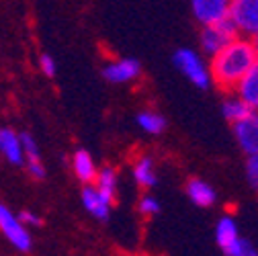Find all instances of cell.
<instances>
[{"label": "cell", "instance_id": "1", "mask_svg": "<svg viewBox=\"0 0 258 256\" xmlns=\"http://www.w3.org/2000/svg\"><path fill=\"white\" fill-rule=\"evenodd\" d=\"M258 61L252 39L248 37H234L221 51L209 57V74L211 82L225 92H232L238 80Z\"/></svg>", "mask_w": 258, "mask_h": 256}, {"label": "cell", "instance_id": "2", "mask_svg": "<svg viewBox=\"0 0 258 256\" xmlns=\"http://www.w3.org/2000/svg\"><path fill=\"white\" fill-rule=\"evenodd\" d=\"M174 66L178 68V72L192 84L201 90L209 88L211 84V74H209V66L207 61L203 59L201 53H197L195 49H188V47H182L174 53L172 57Z\"/></svg>", "mask_w": 258, "mask_h": 256}, {"label": "cell", "instance_id": "3", "mask_svg": "<svg viewBox=\"0 0 258 256\" xmlns=\"http://www.w3.org/2000/svg\"><path fill=\"white\" fill-rule=\"evenodd\" d=\"M228 21L242 37L258 35V0H230Z\"/></svg>", "mask_w": 258, "mask_h": 256}, {"label": "cell", "instance_id": "4", "mask_svg": "<svg viewBox=\"0 0 258 256\" xmlns=\"http://www.w3.org/2000/svg\"><path fill=\"white\" fill-rule=\"evenodd\" d=\"M234 37H238V33H236L234 25L228 19L211 23V25H203L201 37H199L203 55H209V57L215 55L217 51H221L225 45H228Z\"/></svg>", "mask_w": 258, "mask_h": 256}, {"label": "cell", "instance_id": "5", "mask_svg": "<svg viewBox=\"0 0 258 256\" xmlns=\"http://www.w3.org/2000/svg\"><path fill=\"white\" fill-rule=\"evenodd\" d=\"M0 232L7 236V240L19 250V252H29L33 248V240H31L27 228L23 226V221L13 215V211L0 203Z\"/></svg>", "mask_w": 258, "mask_h": 256}, {"label": "cell", "instance_id": "6", "mask_svg": "<svg viewBox=\"0 0 258 256\" xmlns=\"http://www.w3.org/2000/svg\"><path fill=\"white\" fill-rule=\"evenodd\" d=\"M103 76L113 84H129L142 76V63L136 57H119L105 63Z\"/></svg>", "mask_w": 258, "mask_h": 256}, {"label": "cell", "instance_id": "7", "mask_svg": "<svg viewBox=\"0 0 258 256\" xmlns=\"http://www.w3.org/2000/svg\"><path fill=\"white\" fill-rule=\"evenodd\" d=\"M190 11L197 23H201V27L211 25L228 19L230 0H190Z\"/></svg>", "mask_w": 258, "mask_h": 256}, {"label": "cell", "instance_id": "8", "mask_svg": "<svg viewBox=\"0 0 258 256\" xmlns=\"http://www.w3.org/2000/svg\"><path fill=\"white\" fill-rule=\"evenodd\" d=\"M234 136L240 146V150L246 156L258 154V113L254 111L246 119L234 123Z\"/></svg>", "mask_w": 258, "mask_h": 256}, {"label": "cell", "instance_id": "9", "mask_svg": "<svg viewBox=\"0 0 258 256\" xmlns=\"http://www.w3.org/2000/svg\"><path fill=\"white\" fill-rule=\"evenodd\" d=\"M80 199H82L84 209H86L94 219H101V221L109 219L113 201H111L107 195H103L96 186L86 184V186L82 188V193H80Z\"/></svg>", "mask_w": 258, "mask_h": 256}, {"label": "cell", "instance_id": "10", "mask_svg": "<svg viewBox=\"0 0 258 256\" xmlns=\"http://www.w3.org/2000/svg\"><path fill=\"white\" fill-rule=\"evenodd\" d=\"M232 92H236L252 111L258 109V61L238 80Z\"/></svg>", "mask_w": 258, "mask_h": 256}, {"label": "cell", "instance_id": "11", "mask_svg": "<svg viewBox=\"0 0 258 256\" xmlns=\"http://www.w3.org/2000/svg\"><path fill=\"white\" fill-rule=\"evenodd\" d=\"M0 152L5 154V158L15 166H23L25 164V154H23V144H21V136H17L9 127L0 130Z\"/></svg>", "mask_w": 258, "mask_h": 256}, {"label": "cell", "instance_id": "12", "mask_svg": "<svg viewBox=\"0 0 258 256\" xmlns=\"http://www.w3.org/2000/svg\"><path fill=\"white\" fill-rule=\"evenodd\" d=\"M186 195L197 207H211L217 199L215 188L203 178H190L186 182Z\"/></svg>", "mask_w": 258, "mask_h": 256}, {"label": "cell", "instance_id": "13", "mask_svg": "<svg viewBox=\"0 0 258 256\" xmlns=\"http://www.w3.org/2000/svg\"><path fill=\"white\" fill-rule=\"evenodd\" d=\"M240 230H238V223L232 215H221L217 226H215V242L217 246L225 252L232 244H236L240 240Z\"/></svg>", "mask_w": 258, "mask_h": 256}, {"label": "cell", "instance_id": "14", "mask_svg": "<svg viewBox=\"0 0 258 256\" xmlns=\"http://www.w3.org/2000/svg\"><path fill=\"white\" fill-rule=\"evenodd\" d=\"M21 144H23V154H25V162H27V168L29 172L33 174L35 178H45V168L41 164V156H39V148L35 144V140L31 138L29 134H23L21 136Z\"/></svg>", "mask_w": 258, "mask_h": 256}, {"label": "cell", "instance_id": "15", "mask_svg": "<svg viewBox=\"0 0 258 256\" xmlns=\"http://www.w3.org/2000/svg\"><path fill=\"white\" fill-rule=\"evenodd\" d=\"M72 170H74L76 178L82 180L84 184L94 182V176H96V172H99L92 156L86 150H76L74 152V156H72Z\"/></svg>", "mask_w": 258, "mask_h": 256}, {"label": "cell", "instance_id": "16", "mask_svg": "<svg viewBox=\"0 0 258 256\" xmlns=\"http://www.w3.org/2000/svg\"><path fill=\"white\" fill-rule=\"evenodd\" d=\"M134 178L142 188H152L158 182V174H156V162L152 156H140L134 164Z\"/></svg>", "mask_w": 258, "mask_h": 256}, {"label": "cell", "instance_id": "17", "mask_svg": "<svg viewBox=\"0 0 258 256\" xmlns=\"http://www.w3.org/2000/svg\"><path fill=\"white\" fill-rule=\"evenodd\" d=\"M221 113H223L225 119H228V121L234 125V123L246 119L248 115H252L254 111H252V109L238 97L236 92H230L228 97H225V101L221 103Z\"/></svg>", "mask_w": 258, "mask_h": 256}, {"label": "cell", "instance_id": "18", "mask_svg": "<svg viewBox=\"0 0 258 256\" xmlns=\"http://www.w3.org/2000/svg\"><path fill=\"white\" fill-rule=\"evenodd\" d=\"M94 186L99 188L103 195H107L111 201H115L117 186H119V178H117L115 168H111V166L101 168L99 172H96V176H94Z\"/></svg>", "mask_w": 258, "mask_h": 256}, {"label": "cell", "instance_id": "19", "mask_svg": "<svg viewBox=\"0 0 258 256\" xmlns=\"http://www.w3.org/2000/svg\"><path fill=\"white\" fill-rule=\"evenodd\" d=\"M136 121H138V125H140V130H144V132L150 134V136H160V134L166 130V119L160 115V113L150 111V109L138 113Z\"/></svg>", "mask_w": 258, "mask_h": 256}, {"label": "cell", "instance_id": "20", "mask_svg": "<svg viewBox=\"0 0 258 256\" xmlns=\"http://www.w3.org/2000/svg\"><path fill=\"white\" fill-rule=\"evenodd\" d=\"M223 254H225V256H258V250L254 248V244H252L250 240L240 238L236 244H232Z\"/></svg>", "mask_w": 258, "mask_h": 256}, {"label": "cell", "instance_id": "21", "mask_svg": "<svg viewBox=\"0 0 258 256\" xmlns=\"http://www.w3.org/2000/svg\"><path fill=\"white\" fill-rule=\"evenodd\" d=\"M138 209H140V213H142L144 217H154V215L160 213V203H158L156 197H152V195H144V197L140 199Z\"/></svg>", "mask_w": 258, "mask_h": 256}, {"label": "cell", "instance_id": "22", "mask_svg": "<svg viewBox=\"0 0 258 256\" xmlns=\"http://www.w3.org/2000/svg\"><path fill=\"white\" fill-rule=\"evenodd\" d=\"M246 178L250 182V186L254 190H258V154L248 156V162H246Z\"/></svg>", "mask_w": 258, "mask_h": 256}, {"label": "cell", "instance_id": "23", "mask_svg": "<svg viewBox=\"0 0 258 256\" xmlns=\"http://www.w3.org/2000/svg\"><path fill=\"white\" fill-rule=\"evenodd\" d=\"M39 66H41V70H43L45 76H49V78L55 76V61H53V57L49 53H43L39 57Z\"/></svg>", "mask_w": 258, "mask_h": 256}, {"label": "cell", "instance_id": "24", "mask_svg": "<svg viewBox=\"0 0 258 256\" xmlns=\"http://www.w3.org/2000/svg\"><path fill=\"white\" fill-rule=\"evenodd\" d=\"M19 219H21L23 223H29V226H39V223H41V219H39L33 211H21Z\"/></svg>", "mask_w": 258, "mask_h": 256}, {"label": "cell", "instance_id": "25", "mask_svg": "<svg viewBox=\"0 0 258 256\" xmlns=\"http://www.w3.org/2000/svg\"><path fill=\"white\" fill-rule=\"evenodd\" d=\"M252 45H254V51H256V57H258V35L252 37Z\"/></svg>", "mask_w": 258, "mask_h": 256}, {"label": "cell", "instance_id": "26", "mask_svg": "<svg viewBox=\"0 0 258 256\" xmlns=\"http://www.w3.org/2000/svg\"><path fill=\"white\" fill-rule=\"evenodd\" d=\"M256 113H258V109H256Z\"/></svg>", "mask_w": 258, "mask_h": 256}]
</instances>
